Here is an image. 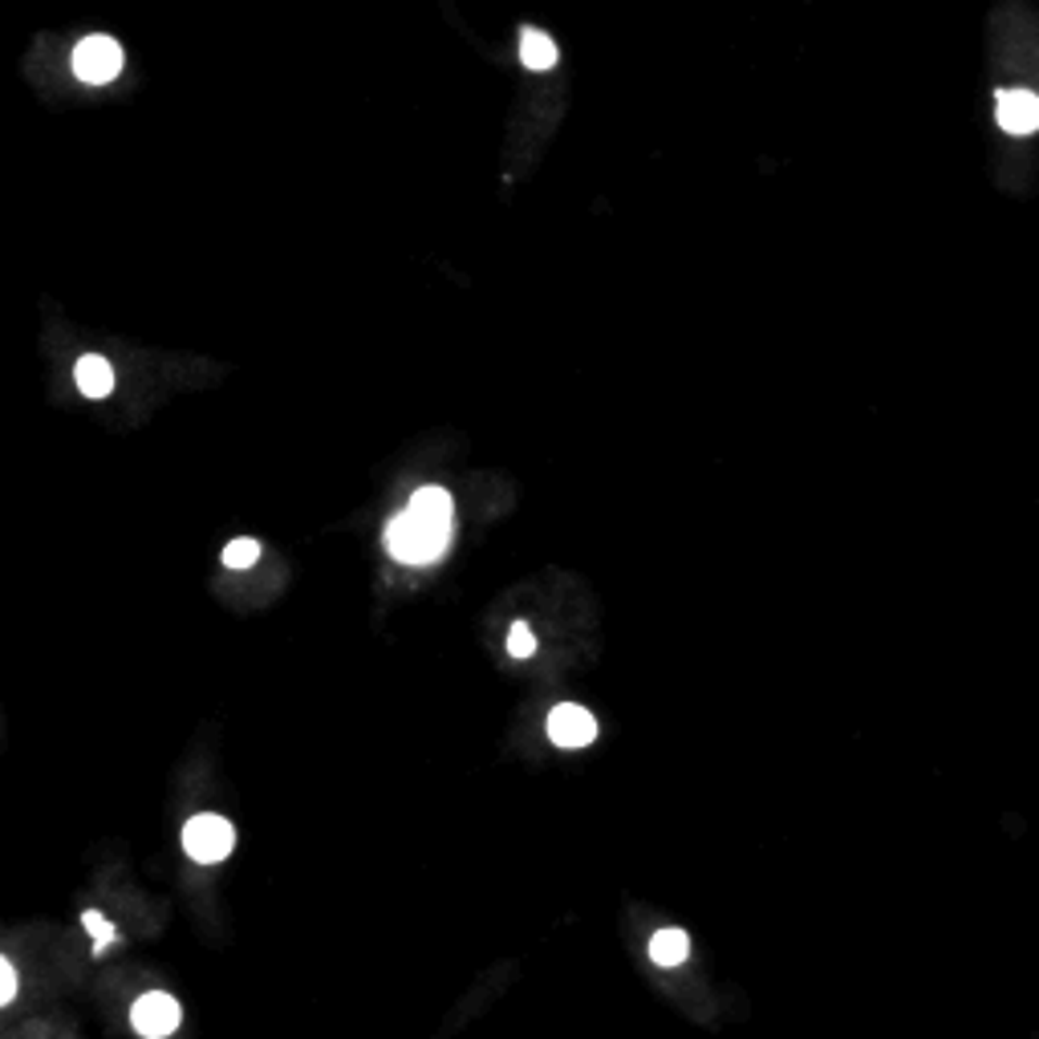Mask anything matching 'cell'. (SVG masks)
<instances>
[{"label": "cell", "instance_id": "obj_1", "mask_svg": "<svg viewBox=\"0 0 1039 1039\" xmlns=\"http://www.w3.org/2000/svg\"><path fill=\"white\" fill-rule=\"evenodd\" d=\"M451 532H455L451 496L443 487H419L406 504V512L390 520L387 548L390 557L403 565H434L451 548Z\"/></svg>", "mask_w": 1039, "mask_h": 1039}, {"label": "cell", "instance_id": "obj_2", "mask_svg": "<svg viewBox=\"0 0 1039 1039\" xmlns=\"http://www.w3.org/2000/svg\"><path fill=\"white\" fill-rule=\"evenodd\" d=\"M236 845V828L232 821H224L216 812H203V816H191L183 828V849L191 861L200 865H216L224 857L232 853Z\"/></svg>", "mask_w": 1039, "mask_h": 1039}, {"label": "cell", "instance_id": "obj_3", "mask_svg": "<svg viewBox=\"0 0 1039 1039\" xmlns=\"http://www.w3.org/2000/svg\"><path fill=\"white\" fill-rule=\"evenodd\" d=\"M118 69H123V49L114 37H86L74 49V74L86 86H106V81L118 78Z\"/></svg>", "mask_w": 1039, "mask_h": 1039}, {"label": "cell", "instance_id": "obj_4", "mask_svg": "<svg viewBox=\"0 0 1039 1039\" xmlns=\"http://www.w3.org/2000/svg\"><path fill=\"white\" fill-rule=\"evenodd\" d=\"M130 1024H135V1031H139L142 1039H167L175 1027L183 1024V1011H179V1003H175L172 994L151 991V994H142L139 1003H135V1011H130Z\"/></svg>", "mask_w": 1039, "mask_h": 1039}, {"label": "cell", "instance_id": "obj_5", "mask_svg": "<svg viewBox=\"0 0 1039 1039\" xmlns=\"http://www.w3.org/2000/svg\"><path fill=\"white\" fill-rule=\"evenodd\" d=\"M548 739L557 747H585L597 739V719L576 702H560L557 711L548 714Z\"/></svg>", "mask_w": 1039, "mask_h": 1039}, {"label": "cell", "instance_id": "obj_6", "mask_svg": "<svg viewBox=\"0 0 1039 1039\" xmlns=\"http://www.w3.org/2000/svg\"><path fill=\"white\" fill-rule=\"evenodd\" d=\"M994 118H999V126L1008 135L1024 139L1039 126V98L1031 90H1003L999 93V106H994Z\"/></svg>", "mask_w": 1039, "mask_h": 1039}, {"label": "cell", "instance_id": "obj_7", "mask_svg": "<svg viewBox=\"0 0 1039 1039\" xmlns=\"http://www.w3.org/2000/svg\"><path fill=\"white\" fill-rule=\"evenodd\" d=\"M74 382H78V390L86 398H106L110 390H114V366H110L106 357L86 354L78 362V370H74Z\"/></svg>", "mask_w": 1039, "mask_h": 1039}, {"label": "cell", "instance_id": "obj_8", "mask_svg": "<svg viewBox=\"0 0 1039 1039\" xmlns=\"http://www.w3.org/2000/svg\"><path fill=\"white\" fill-rule=\"evenodd\" d=\"M520 62L528 69H553L557 65V41L541 29H524V37H520Z\"/></svg>", "mask_w": 1039, "mask_h": 1039}, {"label": "cell", "instance_id": "obj_9", "mask_svg": "<svg viewBox=\"0 0 1039 1039\" xmlns=\"http://www.w3.org/2000/svg\"><path fill=\"white\" fill-rule=\"evenodd\" d=\"M690 954V938L683 930H658L650 938V959L658 966H679Z\"/></svg>", "mask_w": 1039, "mask_h": 1039}, {"label": "cell", "instance_id": "obj_10", "mask_svg": "<svg viewBox=\"0 0 1039 1039\" xmlns=\"http://www.w3.org/2000/svg\"><path fill=\"white\" fill-rule=\"evenodd\" d=\"M256 560H261V541H252V536H240V541L224 548V565L228 569H252Z\"/></svg>", "mask_w": 1039, "mask_h": 1039}, {"label": "cell", "instance_id": "obj_11", "mask_svg": "<svg viewBox=\"0 0 1039 1039\" xmlns=\"http://www.w3.org/2000/svg\"><path fill=\"white\" fill-rule=\"evenodd\" d=\"M81 926L93 934V950H106L110 942L118 938V930H114V926H110L102 914H93V910H86V914H81Z\"/></svg>", "mask_w": 1039, "mask_h": 1039}, {"label": "cell", "instance_id": "obj_12", "mask_svg": "<svg viewBox=\"0 0 1039 1039\" xmlns=\"http://www.w3.org/2000/svg\"><path fill=\"white\" fill-rule=\"evenodd\" d=\"M532 650H536V637H532V630H528L524 621H520V625H512V634H508V654H512V658H528Z\"/></svg>", "mask_w": 1039, "mask_h": 1039}, {"label": "cell", "instance_id": "obj_13", "mask_svg": "<svg viewBox=\"0 0 1039 1039\" xmlns=\"http://www.w3.org/2000/svg\"><path fill=\"white\" fill-rule=\"evenodd\" d=\"M13 994H16V971L9 966V959H0V1008L13 1003Z\"/></svg>", "mask_w": 1039, "mask_h": 1039}]
</instances>
